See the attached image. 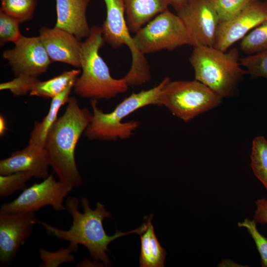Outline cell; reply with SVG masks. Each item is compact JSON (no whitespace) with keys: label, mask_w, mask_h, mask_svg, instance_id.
Masks as SVG:
<instances>
[{"label":"cell","mask_w":267,"mask_h":267,"mask_svg":"<svg viewBox=\"0 0 267 267\" xmlns=\"http://www.w3.org/2000/svg\"><path fill=\"white\" fill-rule=\"evenodd\" d=\"M65 210L72 218V224L68 230H63L53 226L45 222L39 221L47 233L58 239L66 241L78 250L82 245L89 250L90 257L94 261H101L104 266H110L111 262L106 254L109 252V244L114 240L131 233L140 235L147 227V222L141 226L127 232L116 230L112 236L107 235L103 228V221L110 218L112 215L106 211L104 205L97 203L95 209H92L88 199L83 197L81 200L84 212L79 210V201L77 197H68L65 200Z\"/></svg>","instance_id":"cell-1"},{"label":"cell","mask_w":267,"mask_h":267,"mask_svg":"<svg viewBox=\"0 0 267 267\" xmlns=\"http://www.w3.org/2000/svg\"><path fill=\"white\" fill-rule=\"evenodd\" d=\"M92 117L87 108L70 97L64 114L58 118L46 136L44 148L49 166L59 180L72 187L80 186L82 178L75 158L77 143Z\"/></svg>","instance_id":"cell-2"},{"label":"cell","mask_w":267,"mask_h":267,"mask_svg":"<svg viewBox=\"0 0 267 267\" xmlns=\"http://www.w3.org/2000/svg\"><path fill=\"white\" fill-rule=\"evenodd\" d=\"M104 42L102 28L93 26L82 42L80 54L81 75L76 79L74 89L79 96L92 99H109L128 90L124 80L111 75L109 68L99 55Z\"/></svg>","instance_id":"cell-3"},{"label":"cell","mask_w":267,"mask_h":267,"mask_svg":"<svg viewBox=\"0 0 267 267\" xmlns=\"http://www.w3.org/2000/svg\"><path fill=\"white\" fill-rule=\"evenodd\" d=\"M165 77L158 85L145 90L133 92L108 113L97 106V100L91 99V121L85 132L90 140H113L127 139L133 135L139 126L137 121L123 122V120L135 111L146 106H160L159 97L165 85L170 81Z\"/></svg>","instance_id":"cell-4"},{"label":"cell","mask_w":267,"mask_h":267,"mask_svg":"<svg viewBox=\"0 0 267 267\" xmlns=\"http://www.w3.org/2000/svg\"><path fill=\"white\" fill-rule=\"evenodd\" d=\"M238 49L223 51L214 47L196 46L189 57L195 79L223 98L236 94L238 86L247 74L241 67Z\"/></svg>","instance_id":"cell-5"},{"label":"cell","mask_w":267,"mask_h":267,"mask_svg":"<svg viewBox=\"0 0 267 267\" xmlns=\"http://www.w3.org/2000/svg\"><path fill=\"white\" fill-rule=\"evenodd\" d=\"M222 100L221 96L195 80H170L163 87L159 97L160 106H165L185 122L218 106Z\"/></svg>","instance_id":"cell-6"},{"label":"cell","mask_w":267,"mask_h":267,"mask_svg":"<svg viewBox=\"0 0 267 267\" xmlns=\"http://www.w3.org/2000/svg\"><path fill=\"white\" fill-rule=\"evenodd\" d=\"M106 17L102 28L104 42L117 48L126 45L132 55L129 72L123 77L130 86H139L150 78V70L145 55L134 46L126 19L123 0H104Z\"/></svg>","instance_id":"cell-7"},{"label":"cell","mask_w":267,"mask_h":267,"mask_svg":"<svg viewBox=\"0 0 267 267\" xmlns=\"http://www.w3.org/2000/svg\"><path fill=\"white\" fill-rule=\"evenodd\" d=\"M133 41L135 47L144 55L162 50L172 51L189 45V36L183 22L169 9L135 33Z\"/></svg>","instance_id":"cell-8"},{"label":"cell","mask_w":267,"mask_h":267,"mask_svg":"<svg viewBox=\"0 0 267 267\" xmlns=\"http://www.w3.org/2000/svg\"><path fill=\"white\" fill-rule=\"evenodd\" d=\"M73 187L60 180L52 174L40 183H36L24 189L14 200L1 205L0 211L9 213H34L50 206L56 211L65 210L64 201Z\"/></svg>","instance_id":"cell-9"},{"label":"cell","mask_w":267,"mask_h":267,"mask_svg":"<svg viewBox=\"0 0 267 267\" xmlns=\"http://www.w3.org/2000/svg\"><path fill=\"white\" fill-rule=\"evenodd\" d=\"M189 38V45L214 47L220 24L210 0H187L178 10Z\"/></svg>","instance_id":"cell-10"},{"label":"cell","mask_w":267,"mask_h":267,"mask_svg":"<svg viewBox=\"0 0 267 267\" xmlns=\"http://www.w3.org/2000/svg\"><path fill=\"white\" fill-rule=\"evenodd\" d=\"M34 213H5L0 211V264L8 267L20 247L31 236L38 223Z\"/></svg>","instance_id":"cell-11"},{"label":"cell","mask_w":267,"mask_h":267,"mask_svg":"<svg viewBox=\"0 0 267 267\" xmlns=\"http://www.w3.org/2000/svg\"><path fill=\"white\" fill-rule=\"evenodd\" d=\"M11 49L5 50L6 60L17 76L27 75L38 78L45 72L52 62L39 37H22Z\"/></svg>","instance_id":"cell-12"},{"label":"cell","mask_w":267,"mask_h":267,"mask_svg":"<svg viewBox=\"0 0 267 267\" xmlns=\"http://www.w3.org/2000/svg\"><path fill=\"white\" fill-rule=\"evenodd\" d=\"M267 20V0H254L229 20L220 23L214 47L223 51Z\"/></svg>","instance_id":"cell-13"},{"label":"cell","mask_w":267,"mask_h":267,"mask_svg":"<svg viewBox=\"0 0 267 267\" xmlns=\"http://www.w3.org/2000/svg\"><path fill=\"white\" fill-rule=\"evenodd\" d=\"M39 32V36L52 62H62L81 67L82 42L75 36L55 27H42Z\"/></svg>","instance_id":"cell-14"},{"label":"cell","mask_w":267,"mask_h":267,"mask_svg":"<svg viewBox=\"0 0 267 267\" xmlns=\"http://www.w3.org/2000/svg\"><path fill=\"white\" fill-rule=\"evenodd\" d=\"M49 166L44 147L29 144L23 149L0 160V175L25 172L31 174L33 178L44 179L49 176Z\"/></svg>","instance_id":"cell-15"},{"label":"cell","mask_w":267,"mask_h":267,"mask_svg":"<svg viewBox=\"0 0 267 267\" xmlns=\"http://www.w3.org/2000/svg\"><path fill=\"white\" fill-rule=\"evenodd\" d=\"M90 0H56V21L54 27L65 31L79 40L86 38L90 28L86 12Z\"/></svg>","instance_id":"cell-16"},{"label":"cell","mask_w":267,"mask_h":267,"mask_svg":"<svg viewBox=\"0 0 267 267\" xmlns=\"http://www.w3.org/2000/svg\"><path fill=\"white\" fill-rule=\"evenodd\" d=\"M123 0L127 25L134 33L172 5L171 0Z\"/></svg>","instance_id":"cell-17"},{"label":"cell","mask_w":267,"mask_h":267,"mask_svg":"<svg viewBox=\"0 0 267 267\" xmlns=\"http://www.w3.org/2000/svg\"><path fill=\"white\" fill-rule=\"evenodd\" d=\"M76 79L71 81L68 86L51 100L48 113L40 122H36L30 135L29 144L44 147L47 134L57 119L60 108L68 103L70 94Z\"/></svg>","instance_id":"cell-18"},{"label":"cell","mask_w":267,"mask_h":267,"mask_svg":"<svg viewBox=\"0 0 267 267\" xmlns=\"http://www.w3.org/2000/svg\"><path fill=\"white\" fill-rule=\"evenodd\" d=\"M153 215L147 220V227L140 235V253L139 258L140 267H164L166 252L161 246L151 223Z\"/></svg>","instance_id":"cell-19"},{"label":"cell","mask_w":267,"mask_h":267,"mask_svg":"<svg viewBox=\"0 0 267 267\" xmlns=\"http://www.w3.org/2000/svg\"><path fill=\"white\" fill-rule=\"evenodd\" d=\"M81 73V70L74 69L64 71L46 81L39 80L33 86L29 94L31 96L52 98L61 92L71 81L77 79Z\"/></svg>","instance_id":"cell-20"},{"label":"cell","mask_w":267,"mask_h":267,"mask_svg":"<svg viewBox=\"0 0 267 267\" xmlns=\"http://www.w3.org/2000/svg\"><path fill=\"white\" fill-rule=\"evenodd\" d=\"M250 157L253 173L267 191V140L264 136L254 138Z\"/></svg>","instance_id":"cell-21"},{"label":"cell","mask_w":267,"mask_h":267,"mask_svg":"<svg viewBox=\"0 0 267 267\" xmlns=\"http://www.w3.org/2000/svg\"><path fill=\"white\" fill-rule=\"evenodd\" d=\"M37 0H1L0 10L23 23L33 19Z\"/></svg>","instance_id":"cell-22"},{"label":"cell","mask_w":267,"mask_h":267,"mask_svg":"<svg viewBox=\"0 0 267 267\" xmlns=\"http://www.w3.org/2000/svg\"><path fill=\"white\" fill-rule=\"evenodd\" d=\"M241 49L251 55L267 49V20L255 28L242 40Z\"/></svg>","instance_id":"cell-23"},{"label":"cell","mask_w":267,"mask_h":267,"mask_svg":"<svg viewBox=\"0 0 267 267\" xmlns=\"http://www.w3.org/2000/svg\"><path fill=\"white\" fill-rule=\"evenodd\" d=\"M33 178L28 173L18 172L0 176V197H6L16 191L27 188L26 183Z\"/></svg>","instance_id":"cell-24"},{"label":"cell","mask_w":267,"mask_h":267,"mask_svg":"<svg viewBox=\"0 0 267 267\" xmlns=\"http://www.w3.org/2000/svg\"><path fill=\"white\" fill-rule=\"evenodd\" d=\"M78 249L70 244L66 248H62L55 252L48 251L44 248L39 250L40 258L42 263L41 267H56L66 263H72L75 260V256L72 254Z\"/></svg>","instance_id":"cell-25"},{"label":"cell","mask_w":267,"mask_h":267,"mask_svg":"<svg viewBox=\"0 0 267 267\" xmlns=\"http://www.w3.org/2000/svg\"><path fill=\"white\" fill-rule=\"evenodd\" d=\"M241 66L252 77H262L267 80V49L240 58Z\"/></svg>","instance_id":"cell-26"},{"label":"cell","mask_w":267,"mask_h":267,"mask_svg":"<svg viewBox=\"0 0 267 267\" xmlns=\"http://www.w3.org/2000/svg\"><path fill=\"white\" fill-rule=\"evenodd\" d=\"M219 17L220 23L233 17L254 0H210Z\"/></svg>","instance_id":"cell-27"},{"label":"cell","mask_w":267,"mask_h":267,"mask_svg":"<svg viewBox=\"0 0 267 267\" xmlns=\"http://www.w3.org/2000/svg\"><path fill=\"white\" fill-rule=\"evenodd\" d=\"M19 22L15 18L0 10V45L3 46L9 42L15 44L22 37Z\"/></svg>","instance_id":"cell-28"},{"label":"cell","mask_w":267,"mask_h":267,"mask_svg":"<svg viewBox=\"0 0 267 267\" xmlns=\"http://www.w3.org/2000/svg\"><path fill=\"white\" fill-rule=\"evenodd\" d=\"M238 226L245 227L254 240L257 250L261 256V265L262 267H267V238L259 232L256 222L249 218L242 222H238Z\"/></svg>","instance_id":"cell-29"},{"label":"cell","mask_w":267,"mask_h":267,"mask_svg":"<svg viewBox=\"0 0 267 267\" xmlns=\"http://www.w3.org/2000/svg\"><path fill=\"white\" fill-rule=\"evenodd\" d=\"M39 80L38 78L27 75H19L13 80L0 84V90H8L15 96H21L29 93Z\"/></svg>","instance_id":"cell-30"},{"label":"cell","mask_w":267,"mask_h":267,"mask_svg":"<svg viewBox=\"0 0 267 267\" xmlns=\"http://www.w3.org/2000/svg\"><path fill=\"white\" fill-rule=\"evenodd\" d=\"M256 209L254 218L256 222L267 224V199H258L255 202Z\"/></svg>","instance_id":"cell-31"},{"label":"cell","mask_w":267,"mask_h":267,"mask_svg":"<svg viewBox=\"0 0 267 267\" xmlns=\"http://www.w3.org/2000/svg\"><path fill=\"white\" fill-rule=\"evenodd\" d=\"M218 267H244L237 264L229 259L222 260L218 265Z\"/></svg>","instance_id":"cell-32"},{"label":"cell","mask_w":267,"mask_h":267,"mask_svg":"<svg viewBox=\"0 0 267 267\" xmlns=\"http://www.w3.org/2000/svg\"><path fill=\"white\" fill-rule=\"evenodd\" d=\"M7 130L6 122L4 117L0 115V135L2 136L5 134L6 131Z\"/></svg>","instance_id":"cell-33"},{"label":"cell","mask_w":267,"mask_h":267,"mask_svg":"<svg viewBox=\"0 0 267 267\" xmlns=\"http://www.w3.org/2000/svg\"><path fill=\"white\" fill-rule=\"evenodd\" d=\"M172 6L175 10L178 11L187 0H171Z\"/></svg>","instance_id":"cell-34"}]
</instances>
